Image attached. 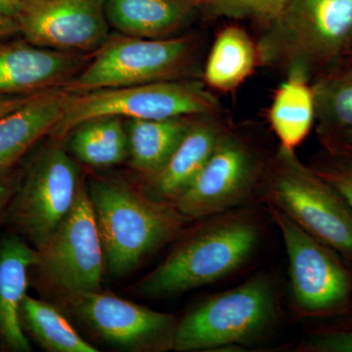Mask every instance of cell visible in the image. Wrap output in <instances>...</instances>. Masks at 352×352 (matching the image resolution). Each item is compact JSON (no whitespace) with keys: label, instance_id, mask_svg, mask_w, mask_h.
Returning a JSON list of instances; mask_svg holds the SVG:
<instances>
[{"label":"cell","instance_id":"277c9868","mask_svg":"<svg viewBox=\"0 0 352 352\" xmlns=\"http://www.w3.org/2000/svg\"><path fill=\"white\" fill-rule=\"evenodd\" d=\"M266 28L256 44L259 64L319 75L346 57L352 0H293Z\"/></svg>","mask_w":352,"mask_h":352},{"label":"cell","instance_id":"7402d4cb","mask_svg":"<svg viewBox=\"0 0 352 352\" xmlns=\"http://www.w3.org/2000/svg\"><path fill=\"white\" fill-rule=\"evenodd\" d=\"M318 135L352 127V59L340 60L311 85Z\"/></svg>","mask_w":352,"mask_h":352},{"label":"cell","instance_id":"44dd1931","mask_svg":"<svg viewBox=\"0 0 352 352\" xmlns=\"http://www.w3.org/2000/svg\"><path fill=\"white\" fill-rule=\"evenodd\" d=\"M258 64V46L249 34L239 27H227L212 44L204 80L208 87L230 91L247 80Z\"/></svg>","mask_w":352,"mask_h":352},{"label":"cell","instance_id":"7a4b0ae2","mask_svg":"<svg viewBox=\"0 0 352 352\" xmlns=\"http://www.w3.org/2000/svg\"><path fill=\"white\" fill-rule=\"evenodd\" d=\"M90 201L111 275L129 274L148 256L180 237L192 220L170 201L150 198L126 183L94 179Z\"/></svg>","mask_w":352,"mask_h":352},{"label":"cell","instance_id":"6da1fadb","mask_svg":"<svg viewBox=\"0 0 352 352\" xmlns=\"http://www.w3.org/2000/svg\"><path fill=\"white\" fill-rule=\"evenodd\" d=\"M208 219L139 282L141 295L164 298L215 283L258 251L263 231L251 212L236 208Z\"/></svg>","mask_w":352,"mask_h":352},{"label":"cell","instance_id":"4fadbf2b","mask_svg":"<svg viewBox=\"0 0 352 352\" xmlns=\"http://www.w3.org/2000/svg\"><path fill=\"white\" fill-rule=\"evenodd\" d=\"M69 296L76 315L106 342L138 351L173 349L177 325L173 315L100 291Z\"/></svg>","mask_w":352,"mask_h":352},{"label":"cell","instance_id":"484cf974","mask_svg":"<svg viewBox=\"0 0 352 352\" xmlns=\"http://www.w3.org/2000/svg\"><path fill=\"white\" fill-rule=\"evenodd\" d=\"M310 168L339 192L352 214V154L325 149Z\"/></svg>","mask_w":352,"mask_h":352},{"label":"cell","instance_id":"5b68a950","mask_svg":"<svg viewBox=\"0 0 352 352\" xmlns=\"http://www.w3.org/2000/svg\"><path fill=\"white\" fill-rule=\"evenodd\" d=\"M278 319L276 285L261 273L187 312L176 325L173 349L214 351L252 344L270 333Z\"/></svg>","mask_w":352,"mask_h":352},{"label":"cell","instance_id":"30bf717a","mask_svg":"<svg viewBox=\"0 0 352 352\" xmlns=\"http://www.w3.org/2000/svg\"><path fill=\"white\" fill-rule=\"evenodd\" d=\"M267 161L251 139L230 129L173 205L193 220L241 208L258 193Z\"/></svg>","mask_w":352,"mask_h":352},{"label":"cell","instance_id":"4316f807","mask_svg":"<svg viewBox=\"0 0 352 352\" xmlns=\"http://www.w3.org/2000/svg\"><path fill=\"white\" fill-rule=\"evenodd\" d=\"M303 352H352V324L315 331L300 344Z\"/></svg>","mask_w":352,"mask_h":352},{"label":"cell","instance_id":"d6a6232c","mask_svg":"<svg viewBox=\"0 0 352 352\" xmlns=\"http://www.w3.org/2000/svg\"><path fill=\"white\" fill-rule=\"evenodd\" d=\"M346 57L351 58L352 59V41L351 43V46H349V51H347Z\"/></svg>","mask_w":352,"mask_h":352},{"label":"cell","instance_id":"3957f363","mask_svg":"<svg viewBox=\"0 0 352 352\" xmlns=\"http://www.w3.org/2000/svg\"><path fill=\"white\" fill-rule=\"evenodd\" d=\"M256 196L352 263L351 210L339 192L296 152L279 147L268 157Z\"/></svg>","mask_w":352,"mask_h":352},{"label":"cell","instance_id":"d6986e66","mask_svg":"<svg viewBox=\"0 0 352 352\" xmlns=\"http://www.w3.org/2000/svg\"><path fill=\"white\" fill-rule=\"evenodd\" d=\"M316 120L309 76L302 69H289L273 97L268 120L280 147L296 152L307 138Z\"/></svg>","mask_w":352,"mask_h":352},{"label":"cell","instance_id":"2e32d148","mask_svg":"<svg viewBox=\"0 0 352 352\" xmlns=\"http://www.w3.org/2000/svg\"><path fill=\"white\" fill-rule=\"evenodd\" d=\"M71 94L63 87L32 95L24 105L0 118V173L8 170L59 124Z\"/></svg>","mask_w":352,"mask_h":352},{"label":"cell","instance_id":"ffe728a7","mask_svg":"<svg viewBox=\"0 0 352 352\" xmlns=\"http://www.w3.org/2000/svg\"><path fill=\"white\" fill-rule=\"evenodd\" d=\"M195 117L129 120L126 132L133 168L150 179L154 178L168 163Z\"/></svg>","mask_w":352,"mask_h":352},{"label":"cell","instance_id":"603a6c76","mask_svg":"<svg viewBox=\"0 0 352 352\" xmlns=\"http://www.w3.org/2000/svg\"><path fill=\"white\" fill-rule=\"evenodd\" d=\"M122 120L98 118L76 126L69 133L72 153L82 163L95 168L122 163L129 155V138Z\"/></svg>","mask_w":352,"mask_h":352},{"label":"cell","instance_id":"8992f818","mask_svg":"<svg viewBox=\"0 0 352 352\" xmlns=\"http://www.w3.org/2000/svg\"><path fill=\"white\" fill-rule=\"evenodd\" d=\"M219 112V100L197 80L178 78L71 94L64 115L50 135L61 141L76 126L104 117L166 120Z\"/></svg>","mask_w":352,"mask_h":352},{"label":"cell","instance_id":"52a82bcc","mask_svg":"<svg viewBox=\"0 0 352 352\" xmlns=\"http://www.w3.org/2000/svg\"><path fill=\"white\" fill-rule=\"evenodd\" d=\"M198 41L189 36L107 39L89 64L64 87L69 94L185 78Z\"/></svg>","mask_w":352,"mask_h":352},{"label":"cell","instance_id":"ba28073f","mask_svg":"<svg viewBox=\"0 0 352 352\" xmlns=\"http://www.w3.org/2000/svg\"><path fill=\"white\" fill-rule=\"evenodd\" d=\"M267 208L283 238L296 314L302 318L351 316L352 272L346 259L281 212Z\"/></svg>","mask_w":352,"mask_h":352},{"label":"cell","instance_id":"f1b7e54d","mask_svg":"<svg viewBox=\"0 0 352 352\" xmlns=\"http://www.w3.org/2000/svg\"><path fill=\"white\" fill-rule=\"evenodd\" d=\"M18 185L19 182L8 170L0 173V215L8 208Z\"/></svg>","mask_w":352,"mask_h":352},{"label":"cell","instance_id":"5bb4252c","mask_svg":"<svg viewBox=\"0 0 352 352\" xmlns=\"http://www.w3.org/2000/svg\"><path fill=\"white\" fill-rule=\"evenodd\" d=\"M83 57L28 41L0 43V95L34 94L64 87L85 68Z\"/></svg>","mask_w":352,"mask_h":352},{"label":"cell","instance_id":"d4e9b609","mask_svg":"<svg viewBox=\"0 0 352 352\" xmlns=\"http://www.w3.org/2000/svg\"><path fill=\"white\" fill-rule=\"evenodd\" d=\"M293 0H198L199 10L210 17L250 20L270 25Z\"/></svg>","mask_w":352,"mask_h":352},{"label":"cell","instance_id":"4dcf8cb0","mask_svg":"<svg viewBox=\"0 0 352 352\" xmlns=\"http://www.w3.org/2000/svg\"><path fill=\"white\" fill-rule=\"evenodd\" d=\"M19 32L17 21L13 16L0 14V41Z\"/></svg>","mask_w":352,"mask_h":352},{"label":"cell","instance_id":"cb8c5ba5","mask_svg":"<svg viewBox=\"0 0 352 352\" xmlns=\"http://www.w3.org/2000/svg\"><path fill=\"white\" fill-rule=\"evenodd\" d=\"M21 323L44 349L52 352H96L80 337L56 307L25 296L21 307Z\"/></svg>","mask_w":352,"mask_h":352},{"label":"cell","instance_id":"8fae6325","mask_svg":"<svg viewBox=\"0 0 352 352\" xmlns=\"http://www.w3.org/2000/svg\"><path fill=\"white\" fill-rule=\"evenodd\" d=\"M38 252L36 267L69 295L100 291L105 258L94 207L83 183L68 214Z\"/></svg>","mask_w":352,"mask_h":352},{"label":"cell","instance_id":"e0dca14e","mask_svg":"<svg viewBox=\"0 0 352 352\" xmlns=\"http://www.w3.org/2000/svg\"><path fill=\"white\" fill-rule=\"evenodd\" d=\"M39 263L38 250L17 235L0 241V342L13 351H32L21 323L29 271Z\"/></svg>","mask_w":352,"mask_h":352},{"label":"cell","instance_id":"1f68e13d","mask_svg":"<svg viewBox=\"0 0 352 352\" xmlns=\"http://www.w3.org/2000/svg\"><path fill=\"white\" fill-rule=\"evenodd\" d=\"M19 3L20 0H0V14L15 17Z\"/></svg>","mask_w":352,"mask_h":352},{"label":"cell","instance_id":"f546056e","mask_svg":"<svg viewBox=\"0 0 352 352\" xmlns=\"http://www.w3.org/2000/svg\"><path fill=\"white\" fill-rule=\"evenodd\" d=\"M34 94L0 95V118L24 105Z\"/></svg>","mask_w":352,"mask_h":352},{"label":"cell","instance_id":"ac0fdd59","mask_svg":"<svg viewBox=\"0 0 352 352\" xmlns=\"http://www.w3.org/2000/svg\"><path fill=\"white\" fill-rule=\"evenodd\" d=\"M109 25L124 36L164 38L188 25L198 0H106Z\"/></svg>","mask_w":352,"mask_h":352},{"label":"cell","instance_id":"83f0119b","mask_svg":"<svg viewBox=\"0 0 352 352\" xmlns=\"http://www.w3.org/2000/svg\"><path fill=\"white\" fill-rule=\"evenodd\" d=\"M325 149L352 154V127L318 135Z\"/></svg>","mask_w":352,"mask_h":352},{"label":"cell","instance_id":"7c38bea8","mask_svg":"<svg viewBox=\"0 0 352 352\" xmlns=\"http://www.w3.org/2000/svg\"><path fill=\"white\" fill-rule=\"evenodd\" d=\"M106 0H20L15 18L25 41L64 52L99 50L109 38Z\"/></svg>","mask_w":352,"mask_h":352},{"label":"cell","instance_id":"9c48e42d","mask_svg":"<svg viewBox=\"0 0 352 352\" xmlns=\"http://www.w3.org/2000/svg\"><path fill=\"white\" fill-rule=\"evenodd\" d=\"M80 184L76 164L63 148H44L7 208L9 223L38 251L43 249L73 207Z\"/></svg>","mask_w":352,"mask_h":352},{"label":"cell","instance_id":"9a60e30c","mask_svg":"<svg viewBox=\"0 0 352 352\" xmlns=\"http://www.w3.org/2000/svg\"><path fill=\"white\" fill-rule=\"evenodd\" d=\"M231 127L219 115L197 116L163 170L152 178L153 197L175 203L203 170Z\"/></svg>","mask_w":352,"mask_h":352}]
</instances>
